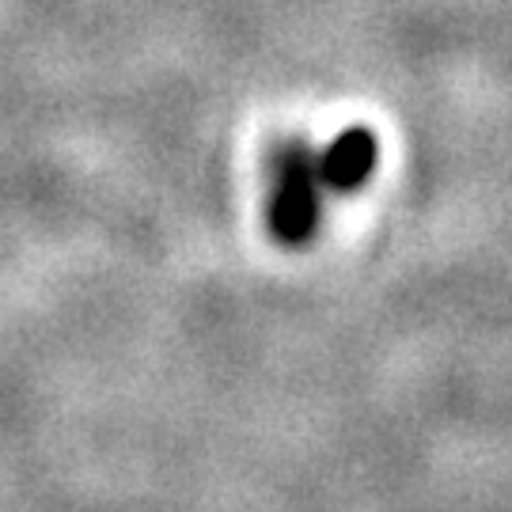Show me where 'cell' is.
<instances>
[{
    "label": "cell",
    "instance_id": "6da1fadb",
    "mask_svg": "<svg viewBox=\"0 0 512 512\" xmlns=\"http://www.w3.org/2000/svg\"><path fill=\"white\" fill-rule=\"evenodd\" d=\"M274 186L266 202V228L281 247H308L323 220V183L315 167V148L289 137L274 148Z\"/></svg>",
    "mask_w": 512,
    "mask_h": 512
},
{
    "label": "cell",
    "instance_id": "7a4b0ae2",
    "mask_svg": "<svg viewBox=\"0 0 512 512\" xmlns=\"http://www.w3.org/2000/svg\"><path fill=\"white\" fill-rule=\"evenodd\" d=\"M380 164V141L368 126H346L323 152H315L319 183L334 194H353L368 186Z\"/></svg>",
    "mask_w": 512,
    "mask_h": 512
}]
</instances>
